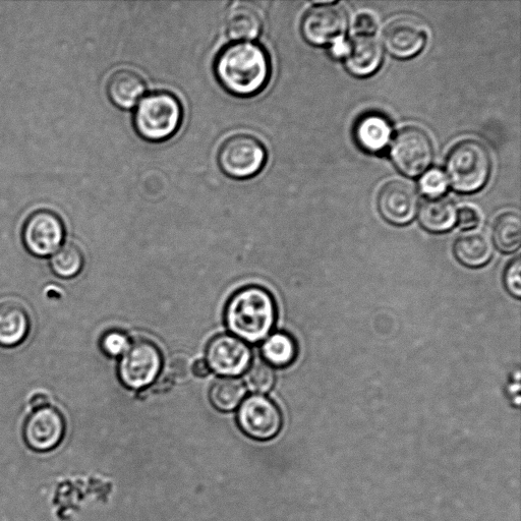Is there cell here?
<instances>
[{
    "instance_id": "6da1fadb",
    "label": "cell",
    "mask_w": 521,
    "mask_h": 521,
    "mask_svg": "<svg viewBox=\"0 0 521 521\" xmlns=\"http://www.w3.org/2000/svg\"><path fill=\"white\" fill-rule=\"evenodd\" d=\"M213 73L221 88L238 98H252L262 93L272 75L268 51L256 42H233L216 55Z\"/></svg>"
},
{
    "instance_id": "7a4b0ae2",
    "label": "cell",
    "mask_w": 521,
    "mask_h": 521,
    "mask_svg": "<svg viewBox=\"0 0 521 521\" xmlns=\"http://www.w3.org/2000/svg\"><path fill=\"white\" fill-rule=\"evenodd\" d=\"M276 320L273 297L259 286L243 288L231 298L225 310V323L236 337L256 343L269 336Z\"/></svg>"
},
{
    "instance_id": "3957f363",
    "label": "cell",
    "mask_w": 521,
    "mask_h": 521,
    "mask_svg": "<svg viewBox=\"0 0 521 521\" xmlns=\"http://www.w3.org/2000/svg\"><path fill=\"white\" fill-rule=\"evenodd\" d=\"M184 108L173 93L158 90L144 96L133 114V127L140 138L150 143L171 139L181 129Z\"/></svg>"
},
{
    "instance_id": "277c9868",
    "label": "cell",
    "mask_w": 521,
    "mask_h": 521,
    "mask_svg": "<svg viewBox=\"0 0 521 521\" xmlns=\"http://www.w3.org/2000/svg\"><path fill=\"white\" fill-rule=\"evenodd\" d=\"M492 169L487 148L478 141L467 140L455 145L448 154L446 175L451 187L463 194L480 191L488 182Z\"/></svg>"
},
{
    "instance_id": "5b68a950",
    "label": "cell",
    "mask_w": 521,
    "mask_h": 521,
    "mask_svg": "<svg viewBox=\"0 0 521 521\" xmlns=\"http://www.w3.org/2000/svg\"><path fill=\"white\" fill-rule=\"evenodd\" d=\"M267 149L255 136L235 134L228 137L218 149L217 163L224 175L245 181L259 175L266 165Z\"/></svg>"
},
{
    "instance_id": "8992f818",
    "label": "cell",
    "mask_w": 521,
    "mask_h": 521,
    "mask_svg": "<svg viewBox=\"0 0 521 521\" xmlns=\"http://www.w3.org/2000/svg\"><path fill=\"white\" fill-rule=\"evenodd\" d=\"M65 238V223L52 210H36L24 222L22 240L26 250L35 257L53 255L62 248Z\"/></svg>"
},
{
    "instance_id": "52a82bcc",
    "label": "cell",
    "mask_w": 521,
    "mask_h": 521,
    "mask_svg": "<svg viewBox=\"0 0 521 521\" xmlns=\"http://www.w3.org/2000/svg\"><path fill=\"white\" fill-rule=\"evenodd\" d=\"M391 159L404 176L416 178L429 168L433 161V144L428 134L416 127L401 130L393 141Z\"/></svg>"
},
{
    "instance_id": "ba28073f",
    "label": "cell",
    "mask_w": 521,
    "mask_h": 521,
    "mask_svg": "<svg viewBox=\"0 0 521 521\" xmlns=\"http://www.w3.org/2000/svg\"><path fill=\"white\" fill-rule=\"evenodd\" d=\"M162 368L158 347L146 339L130 343L119 366V375L125 386L141 389L154 383Z\"/></svg>"
},
{
    "instance_id": "9c48e42d",
    "label": "cell",
    "mask_w": 521,
    "mask_h": 521,
    "mask_svg": "<svg viewBox=\"0 0 521 521\" xmlns=\"http://www.w3.org/2000/svg\"><path fill=\"white\" fill-rule=\"evenodd\" d=\"M349 26V19L339 3H321L303 18L301 31L307 42L322 46L340 41Z\"/></svg>"
},
{
    "instance_id": "30bf717a",
    "label": "cell",
    "mask_w": 521,
    "mask_h": 521,
    "mask_svg": "<svg viewBox=\"0 0 521 521\" xmlns=\"http://www.w3.org/2000/svg\"><path fill=\"white\" fill-rule=\"evenodd\" d=\"M241 430L249 437L268 441L282 428V415L277 405L263 395H252L244 400L238 413Z\"/></svg>"
},
{
    "instance_id": "8fae6325",
    "label": "cell",
    "mask_w": 521,
    "mask_h": 521,
    "mask_svg": "<svg viewBox=\"0 0 521 521\" xmlns=\"http://www.w3.org/2000/svg\"><path fill=\"white\" fill-rule=\"evenodd\" d=\"M252 357L250 346L245 341L228 334L213 338L206 351V362L210 370L233 378L249 369Z\"/></svg>"
},
{
    "instance_id": "7c38bea8",
    "label": "cell",
    "mask_w": 521,
    "mask_h": 521,
    "mask_svg": "<svg viewBox=\"0 0 521 521\" xmlns=\"http://www.w3.org/2000/svg\"><path fill=\"white\" fill-rule=\"evenodd\" d=\"M63 414L51 407L35 410L25 422L23 436L33 451L45 453L59 447L66 436Z\"/></svg>"
},
{
    "instance_id": "4fadbf2b",
    "label": "cell",
    "mask_w": 521,
    "mask_h": 521,
    "mask_svg": "<svg viewBox=\"0 0 521 521\" xmlns=\"http://www.w3.org/2000/svg\"><path fill=\"white\" fill-rule=\"evenodd\" d=\"M419 202V196L412 186L392 181L381 189L378 209L386 221L394 225H405L416 217Z\"/></svg>"
},
{
    "instance_id": "5bb4252c",
    "label": "cell",
    "mask_w": 521,
    "mask_h": 521,
    "mask_svg": "<svg viewBox=\"0 0 521 521\" xmlns=\"http://www.w3.org/2000/svg\"><path fill=\"white\" fill-rule=\"evenodd\" d=\"M427 33L423 24L415 18L402 17L391 22L384 32V44L393 56L400 60L411 59L425 46Z\"/></svg>"
},
{
    "instance_id": "9a60e30c",
    "label": "cell",
    "mask_w": 521,
    "mask_h": 521,
    "mask_svg": "<svg viewBox=\"0 0 521 521\" xmlns=\"http://www.w3.org/2000/svg\"><path fill=\"white\" fill-rule=\"evenodd\" d=\"M383 55L382 45L376 37L358 35L347 45L345 67L354 76L368 77L379 70Z\"/></svg>"
},
{
    "instance_id": "2e32d148",
    "label": "cell",
    "mask_w": 521,
    "mask_h": 521,
    "mask_svg": "<svg viewBox=\"0 0 521 521\" xmlns=\"http://www.w3.org/2000/svg\"><path fill=\"white\" fill-rule=\"evenodd\" d=\"M147 86L144 78L136 71L121 69L110 75L106 82L109 101L120 109L135 107L144 97Z\"/></svg>"
},
{
    "instance_id": "e0dca14e",
    "label": "cell",
    "mask_w": 521,
    "mask_h": 521,
    "mask_svg": "<svg viewBox=\"0 0 521 521\" xmlns=\"http://www.w3.org/2000/svg\"><path fill=\"white\" fill-rule=\"evenodd\" d=\"M31 322L27 310L18 302L0 304V346L15 347L25 341Z\"/></svg>"
},
{
    "instance_id": "ac0fdd59",
    "label": "cell",
    "mask_w": 521,
    "mask_h": 521,
    "mask_svg": "<svg viewBox=\"0 0 521 521\" xmlns=\"http://www.w3.org/2000/svg\"><path fill=\"white\" fill-rule=\"evenodd\" d=\"M354 134L363 150L378 154L384 151L390 142L392 127L383 115L368 113L358 121Z\"/></svg>"
},
{
    "instance_id": "d6986e66",
    "label": "cell",
    "mask_w": 521,
    "mask_h": 521,
    "mask_svg": "<svg viewBox=\"0 0 521 521\" xmlns=\"http://www.w3.org/2000/svg\"><path fill=\"white\" fill-rule=\"evenodd\" d=\"M226 33L235 42H253L263 30L260 13L247 4H238L228 11Z\"/></svg>"
},
{
    "instance_id": "ffe728a7",
    "label": "cell",
    "mask_w": 521,
    "mask_h": 521,
    "mask_svg": "<svg viewBox=\"0 0 521 521\" xmlns=\"http://www.w3.org/2000/svg\"><path fill=\"white\" fill-rule=\"evenodd\" d=\"M457 209L446 197L429 198L420 208L421 225L430 233H446L457 222Z\"/></svg>"
},
{
    "instance_id": "44dd1931",
    "label": "cell",
    "mask_w": 521,
    "mask_h": 521,
    "mask_svg": "<svg viewBox=\"0 0 521 521\" xmlns=\"http://www.w3.org/2000/svg\"><path fill=\"white\" fill-rule=\"evenodd\" d=\"M454 255L462 265L470 268H480L491 260L493 247L486 236L482 234H467L461 236L456 241Z\"/></svg>"
},
{
    "instance_id": "7402d4cb",
    "label": "cell",
    "mask_w": 521,
    "mask_h": 521,
    "mask_svg": "<svg viewBox=\"0 0 521 521\" xmlns=\"http://www.w3.org/2000/svg\"><path fill=\"white\" fill-rule=\"evenodd\" d=\"M261 352L265 362L271 367L285 368L295 362L298 346L291 335L276 332L268 336L262 345Z\"/></svg>"
},
{
    "instance_id": "603a6c76",
    "label": "cell",
    "mask_w": 521,
    "mask_h": 521,
    "mask_svg": "<svg viewBox=\"0 0 521 521\" xmlns=\"http://www.w3.org/2000/svg\"><path fill=\"white\" fill-rule=\"evenodd\" d=\"M246 393V387L240 379L220 378L210 389V401L217 410L231 412L239 407Z\"/></svg>"
},
{
    "instance_id": "cb8c5ba5",
    "label": "cell",
    "mask_w": 521,
    "mask_h": 521,
    "mask_svg": "<svg viewBox=\"0 0 521 521\" xmlns=\"http://www.w3.org/2000/svg\"><path fill=\"white\" fill-rule=\"evenodd\" d=\"M493 240L503 253L518 250L521 243V219L517 213L507 212L499 216L493 228Z\"/></svg>"
},
{
    "instance_id": "d4e9b609",
    "label": "cell",
    "mask_w": 521,
    "mask_h": 521,
    "mask_svg": "<svg viewBox=\"0 0 521 521\" xmlns=\"http://www.w3.org/2000/svg\"><path fill=\"white\" fill-rule=\"evenodd\" d=\"M53 273L61 278L76 277L83 269L84 255L75 244H67L54 253L49 261Z\"/></svg>"
},
{
    "instance_id": "484cf974",
    "label": "cell",
    "mask_w": 521,
    "mask_h": 521,
    "mask_svg": "<svg viewBox=\"0 0 521 521\" xmlns=\"http://www.w3.org/2000/svg\"><path fill=\"white\" fill-rule=\"evenodd\" d=\"M246 383L249 389L256 393H267L275 383V372L265 361L257 360L249 367Z\"/></svg>"
},
{
    "instance_id": "4316f807",
    "label": "cell",
    "mask_w": 521,
    "mask_h": 521,
    "mask_svg": "<svg viewBox=\"0 0 521 521\" xmlns=\"http://www.w3.org/2000/svg\"><path fill=\"white\" fill-rule=\"evenodd\" d=\"M100 345L108 357H120L128 350L130 340L125 333L114 330L103 335Z\"/></svg>"
},
{
    "instance_id": "83f0119b",
    "label": "cell",
    "mask_w": 521,
    "mask_h": 521,
    "mask_svg": "<svg viewBox=\"0 0 521 521\" xmlns=\"http://www.w3.org/2000/svg\"><path fill=\"white\" fill-rule=\"evenodd\" d=\"M447 184L444 173L438 169H433L425 173L420 182V188L426 196L437 198L445 193Z\"/></svg>"
},
{
    "instance_id": "f1b7e54d",
    "label": "cell",
    "mask_w": 521,
    "mask_h": 521,
    "mask_svg": "<svg viewBox=\"0 0 521 521\" xmlns=\"http://www.w3.org/2000/svg\"><path fill=\"white\" fill-rule=\"evenodd\" d=\"M504 284L507 292L516 299L521 297V261L517 257L506 268Z\"/></svg>"
},
{
    "instance_id": "f546056e",
    "label": "cell",
    "mask_w": 521,
    "mask_h": 521,
    "mask_svg": "<svg viewBox=\"0 0 521 521\" xmlns=\"http://www.w3.org/2000/svg\"><path fill=\"white\" fill-rule=\"evenodd\" d=\"M192 371L190 359L185 355H175L168 362V375L170 379L185 380Z\"/></svg>"
},
{
    "instance_id": "4dcf8cb0",
    "label": "cell",
    "mask_w": 521,
    "mask_h": 521,
    "mask_svg": "<svg viewBox=\"0 0 521 521\" xmlns=\"http://www.w3.org/2000/svg\"><path fill=\"white\" fill-rule=\"evenodd\" d=\"M457 222L462 229H473L479 225L480 216L473 208H462L457 213Z\"/></svg>"
},
{
    "instance_id": "1f68e13d",
    "label": "cell",
    "mask_w": 521,
    "mask_h": 521,
    "mask_svg": "<svg viewBox=\"0 0 521 521\" xmlns=\"http://www.w3.org/2000/svg\"><path fill=\"white\" fill-rule=\"evenodd\" d=\"M355 29L359 35L373 36L377 30L376 20L369 14H362L356 20Z\"/></svg>"
},
{
    "instance_id": "d6a6232c",
    "label": "cell",
    "mask_w": 521,
    "mask_h": 521,
    "mask_svg": "<svg viewBox=\"0 0 521 521\" xmlns=\"http://www.w3.org/2000/svg\"><path fill=\"white\" fill-rule=\"evenodd\" d=\"M48 396L44 393H37L31 398V405L34 410L48 407Z\"/></svg>"
},
{
    "instance_id": "836d02e7",
    "label": "cell",
    "mask_w": 521,
    "mask_h": 521,
    "mask_svg": "<svg viewBox=\"0 0 521 521\" xmlns=\"http://www.w3.org/2000/svg\"><path fill=\"white\" fill-rule=\"evenodd\" d=\"M192 371L197 377H207L210 374V368L206 361L199 360L192 366Z\"/></svg>"
}]
</instances>
